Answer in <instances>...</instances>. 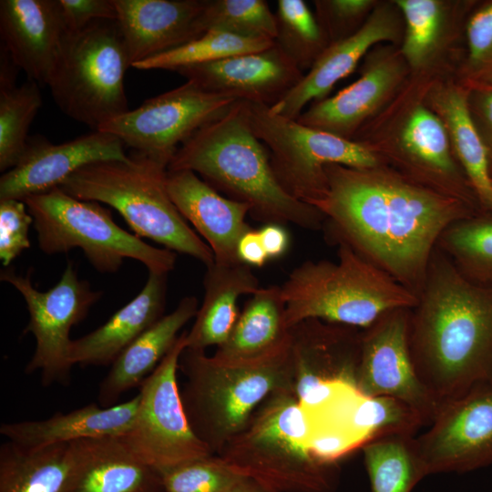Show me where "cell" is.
I'll list each match as a JSON object with an SVG mask.
<instances>
[{
    "label": "cell",
    "mask_w": 492,
    "mask_h": 492,
    "mask_svg": "<svg viewBox=\"0 0 492 492\" xmlns=\"http://www.w3.org/2000/svg\"><path fill=\"white\" fill-rule=\"evenodd\" d=\"M327 191L316 202L328 238L343 241L417 297L442 232L479 212L456 198L380 166L325 167Z\"/></svg>",
    "instance_id": "6da1fadb"
},
{
    "label": "cell",
    "mask_w": 492,
    "mask_h": 492,
    "mask_svg": "<svg viewBox=\"0 0 492 492\" xmlns=\"http://www.w3.org/2000/svg\"><path fill=\"white\" fill-rule=\"evenodd\" d=\"M417 298L411 357L441 405L492 378V287L469 282L436 247Z\"/></svg>",
    "instance_id": "7a4b0ae2"
},
{
    "label": "cell",
    "mask_w": 492,
    "mask_h": 492,
    "mask_svg": "<svg viewBox=\"0 0 492 492\" xmlns=\"http://www.w3.org/2000/svg\"><path fill=\"white\" fill-rule=\"evenodd\" d=\"M176 170L196 173L223 196L247 204L249 215L265 224L317 231L325 222L317 208L279 183L269 150L252 131L247 101H236L181 144L168 166V171Z\"/></svg>",
    "instance_id": "3957f363"
},
{
    "label": "cell",
    "mask_w": 492,
    "mask_h": 492,
    "mask_svg": "<svg viewBox=\"0 0 492 492\" xmlns=\"http://www.w3.org/2000/svg\"><path fill=\"white\" fill-rule=\"evenodd\" d=\"M179 370L186 378L180 395L189 423L214 455L245 427L269 395L294 393L291 344L263 360L237 364L186 347Z\"/></svg>",
    "instance_id": "277c9868"
},
{
    "label": "cell",
    "mask_w": 492,
    "mask_h": 492,
    "mask_svg": "<svg viewBox=\"0 0 492 492\" xmlns=\"http://www.w3.org/2000/svg\"><path fill=\"white\" fill-rule=\"evenodd\" d=\"M168 165L133 151L123 160L90 163L70 175L59 188L82 200L115 209L139 238L206 265L214 262L209 245L189 226L167 190Z\"/></svg>",
    "instance_id": "5b68a950"
},
{
    "label": "cell",
    "mask_w": 492,
    "mask_h": 492,
    "mask_svg": "<svg viewBox=\"0 0 492 492\" xmlns=\"http://www.w3.org/2000/svg\"><path fill=\"white\" fill-rule=\"evenodd\" d=\"M337 261H306L281 287L289 328L308 319L368 328L384 313L413 309L417 296L343 241Z\"/></svg>",
    "instance_id": "8992f818"
},
{
    "label": "cell",
    "mask_w": 492,
    "mask_h": 492,
    "mask_svg": "<svg viewBox=\"0 0 492 492\" xmlns=\"http://www.w3.org/2000/svg\"><path fill=\"white\" fill-rule=\"evenodd\" d=\"M217 456L275 492H333L338 484L337 463L319 460L308 446L306 421L293 392L269 395Z\"/></svg>",
    "instance_id": "52a82bcc"
},
{
    "label": "cell",
    "mask_w": 492,
    "mask_h": 492,
    "mask_svg": "<svg viewBox=\"0 0 492 492\" xmlns=\"http://www.w3.org/2000/svg\"><path fill=\"white\" fill-rule=\"evenodd\" d=\"M24 201L34 220L38 246L46 254L80 248L103 273L118 272L126 258L140 261L149 272L168 274L174 269V251L151 246L123 230L98 202L78 200L59 187Z\"/></svg>",
    "instance_id": "ba28073f"
},
{
    "label": "cell",
    "mask_w": 492,
    "mask_h": 492,
    "mask_svg": "<svg viewBox=\"0 0 492 492\" xmlns=\"http://www.w3.org/2000/svg\"><path fill=\"white\" fill-rule=\"evenodd\" d=\"M131 67L117 21L67 33L48 83L59 109L97 130L128 112L124 77Z\"/></svg>",
    "instance_id": "9c48e42d"
},
{
    "label": "cell",
    "mask_w": 492,
    "mask_h": 492,
    "mask_svg": "<svg viewBox=\"0 0 492 492\" xmlns=\"http://www.w3.org/2000/svg\"><path fill=\"white\" fill-rule=\"evenodd\" d=\"M255 136L270 153L281 186L295 199L314 206L327 191L325 167L339 164L354 169L380 166L367 145L313 128L273 113L269 106L249 102Z\"/></svg>",
    "instance_id": "30bf717a"
},
{
    "label": "cell",
    "mask_w": 492,
    "mask_h": 492,
    "mask_svg": "<svg viewBox=\"0 0 492 492\" xmlns=\"http://www.w3.org/2000/svg\"><path fill=\"white\" fill-rule=\"evenodd\" d=\"M187 347V332L140 384L138 410L120 436L129 450L159 474L185 462L214 455L198 438L187 418L177 372Z\"/></svg>",
    "instance_id": "8fae6325"
},
{
    "label": "cell",
    "mask_w": 492,
    "mask_h": 492,
    "mask_svg": "<svg viewBox=\"0 0 492 492\" xmlns=\"http://www.w3.org/2000/svg\"><path fill=\"white\" fill-rule=\"evenodd\" d=\"M0 278L21 293L29 313L24 333H31L36 344L25 373L39 372L44 386L54 383L68 384L74 366L70 359L71 329L86 318L101 292L93 291L87 281L78 277L71 261L58 282L46 292L33 285L30 273L21 275L5 269Z\"/></svg>",
    "instance_id": "7c38bea8"
},
{
    "label": "cell",
    "mask_w": 492,
    "mask_h": 492,
    "mask_svg": "<svg viewBox=\"0 0 492 492\" xmlns=\"http://www.w3.org/2000/svg\"><path fill=\"white\" fill-rule=\"evenodd\" d=\"M236 101L187 80L176 88L145 100L138 108L105 123L97 130L113 134L134 151L169 166L181 144L223 115Z\"/></svg>",
    "instance_id": "4fadbf2b"
},
{
    "label": "cell",
    "mask_w": 492,
    "mask_h": 492,
    "mask_svg": "<svg viewBox=\"0 0 492 492\" xmlns=\"http://www.w3.org/2000/svg\"><path fill=\"white\" fill-rule=\"evenodd\" d=\"M414 443L425 476L492 464V378L442 404Z\"/></svg>",
    "instance_id": "5bb4252c"
},
{
    "label": "cell",
    "mask_w": 492,
    "mask_h": 492,
    "mask_svg": "<svg viewBox=\"0 0 492 492\" xmlns=\"http://www.w3.org/2000/svg\"><path fill=\"white\" fill-rule=\"evenodd\" d=\"M411 310L390 311L361 333L354 385L364 397L390 396L404 402L425 424L441 405L419 378L411 357Z\"/></svg>",
    "instance_id": "9a60e30c"
},
{
    "label": "cell",
    "mask_w": 492,
    "mask_h": 492,
    "mask_svg": "<svg viewBox=\"0 0 492 492\" xmlns=\"http://www.w3.org/2000/svg\"><path fill=\"white\" fill-rule=\"evenodd\" d=\"M125 144L115 135L93 130L72 140L53 144L29 138L17 164L0 178V200H20L49 191L79 169L101 160L128 158Z\"/></svg>",
    "instance_id": "2e32d148"
},
{
    "label": "cell",
    "mask_w": 492,
    "mask_h": 492,
    "mask_svg": "<svg viewBox=\"0 0 492 492\" xmlns=\"http://www.w3.org/2000/svg\"><path fill=\"white\" fill-rule=\"evenodd\" d=\"M176 72L209 92L269 107L280 101L304 75L275 43L264 50L189 66Z\"/></svg>",
    "instance_id": "e0dca14e"
},
{
    "label": "cell",
    "mask_w": 492,
    "mask_h": 492,
    "mask_svg": "<svg viewBox=\"0 0 492 492\" xmlns=\"http://www.w3.org/2000/svg\"><path fill=\"white\" fill-rule=\"evenodd\" d=\"M67 34L58 0H1L4 49L27 79L48 86Z\"/></svg>",
    "instance_id": "ac0fdd59"
},
{
    "label": "cell",
    "mask_w": 492,
    "mask_h": 492,
    "mask_svg": "<svg viewBox=\"0 0 492 492\" xmlns=\"http://www.w3.org/2000/svg\"><path fill=\"white\" fill-rule=\"evenodd\" d=\"M131 67L176 49L206 31V0H113Z\"/></svg>",
    "instance_id": "d6986e66"
},
{
    "label": "cell",
    "mask_w": 492,
    "mask_h": 492,
    "mask_svg": "<svg viewBox=\"0 0 492 492\" xmlns=\"http://www.w3.org/2000/svg\"><path fill=\"white\" fill-rule=\"evenodd\" d=\"M291 333L294 394L299 402L328 383L354 385L361 336L355 328L308 319L291 327Z\"/></svg>",
    "instance_id": "ffe728a7"
},
{
    "label": "cell",
    "mask_w": 492,
    "mask_h": 492,
    "mask_svg": "<svg viewBox=\"0 0 492 492\" xmlns=\"http://www.w3.org/2000/svg\"><path fill=\"white\" fill-rule=\"evenodd\" d=\"M398 29L396 17L389 7L374 9L357 31L330 44L301 81L270 107L271 110L296 120L309 103L324 99L337 82L351 74L374 45L395 40Z\"/></svg>",
    "instance_id": "44dd1931"
},
{
    "label": "cell",
    "mask_w": 492,
    "mask_h": 492,
    "mask_svg": "<svg viewBox=\"0 0 492 492\" xmlns=\"http://www.w3.org/2000/svg\"><path fill=\"white\" fill-rule=\"evenodd\" d=\"M167 190L181 216L206 241L219 262L240 261L237 246L251 227L247 204L231 200L190 170L168 171Z\"/></svg>",
    "instance_id": "7402d4cb"
},
{
    "label": "cell",
    "mask_w": 492,
    "mask_h": 492,
    "mask_svg": "<svg viewBox=\"0 0 492 492\" xmlns=\"http://www.w3.org/2000/svg\"><path fill=\"white\" fill-rule=\"evenodd\" d=\"M393 54H373L360 77L331 97L313 102L296 119L302 125L351 139L359 127L390 97L404 77Z\"/></svg>",
    "instance_id": "603a6c76"
},
{
    "label": "cell",
    "mask_w": 492,
    "mask_h": 492,
    "mask_svg": "<svg viewBox=\"0 0 492 492\" xmlns=\"http://www.w3.org/2000/svg\"><path fill=\"white\" fill-rule=\"evenodd\" d=\"M74 466L67 492H164L160 474L119 436L71 443Z\"/></svg>",
    "instance_id": "cb8c5ba5"
},
{
    "label": "cell",
    "mask_w": 492,
    "mask_h": 492,
    "mask_svg": "<svg viewBox=\"0 0 492 492\" xmlns=\"http://www.w3.org/2000/svg\"><path fill=\"white\" fill-rule=\"evenodd\" d=\"M139 403L138 395L111 406L89 404L41 420L2 423L0 434L26 448L72 443L81 439L119 436L130 428Z\"/></svg>",
    "instance_id": "d4e9b609"
},
{
    "label": "cell",
    "mask_w": 492,
    "mask_h": 492,
    "mask_svg": "<svg viewBox=\"0 0 492 492\" xmlns=\"http://www.w3.org/2000/svg\"><path fill=\"white\" fill-rule=\"evenodd\" d=\"M167 275L149 272L146 284L134 299L117 311L103 325L72 340V364L81 366L112 364L129 343L163 316Z\"/></svg>",
    "instance_id": "484cf974"
},
{
    "label": "cell",
    "mask_w": 492,
    "mask_h": 492,
    "mask_svg": "<svg viewBox=\"0 0 492 492\" xmlns=\"http://www.w3.org/2000/svg\"><path fill=\"white\" fill-rule=\"evenodd\" d=\"M198 309L197 298L185 296L174 311L163 315L129 343L100 383L97 404L104 407L114 405L124 393L139 387L174 346L179 332L196 316Z\"/></svg>",
    "instance_id": "4316f807"
},
{
    "label": "cell",
    "mask_w": 492,
    "mask_h": 492,
    "mask_svg": "<svg viewBox=\"0 0 492 492\" xmlns=\"http://www.w3.org/2000/svg\"><path fill=\"white\" fill-rule=\"evenodd\" d=\"M291 340L281 287L272 285L251 294L229 337L211 356L226 364L257 362L286 349Z\"/></svg>",
    "instance_id": "83f0119b"
},
{
    "label": "cell",
    "mask_w": 492,
    "mask_h": 492,
    "mask_svg": "<svg viewBox=\"0 0 492 492\" xmlns=\"http://www.w3.org/2000/svg\"><path fill=\"white\" fill-rule=\"evenodd\" d=\"M206 268L204 298L187 332V347L203 351L227 340L240 314L238 299L261 288L251 267L241 261H214Z\"/></svg>",
    "instance_id": "f1b7e54d"
},
{
    "label": "cell",
    "mask_w": 492,
    "mask_h": 492,
    "mask_svg": "<svg viewBox=\"0 0 492 492\" xmlns=\"http://www.w3.org/2000/svg\"><path fill=\"white\" fill-rule=\"evenodd\" d=\"M469 96L448 85L434 91L431 104L447 130L451 149L481 209L492 212V175L486 146L474 121Z\"/></svg>",
    "instance_id": "f546056e"
},
{
    "label": "cell",
    "mask_w": 492,
    "mask_h": 492,
    "mask_svg": "<svg viewBox=\"0 0 492 492\" xmlns=\"http://www.w3.org/2000/svg\"><path fill=\"white\" fill-rule=\"evenodd\" d=\"M74 466L71 443L0 446V492H67Z\"/></svg>",
    "instance_id": "4dcf8cb0"
},
{
    "label": "cell",
    "mask_w": 492,
    "mask_h": 492,
    "mask_svg": "<svg viewBox=\"0 0 492 492\" xmlns=\"http://www.w3.org/2000/svg\"><path fill=\"white\" fill-rule=\"evenodd\" d=\"M436 247L469 282L492 287V212L479 211L451 223Z\"/></svg>",
    "instance_id": "1f68e13d"
},
{
    "label": "cell",
    "mask_w": 492,
    "mask_h": 492,
    "mask_svg": "<svg viewBox=\"0 0 492 492\" xmlns=\"http://www.w3.org/2000/svg\"><path fill=\"white\" fill-rule=\"evenodd\" d=\"M413 436L390 435L362 446L372 492H411L425 477Z\"/></svg>",
    "instance_id": "d6a6232c"
},
{
    "label": "cell",
    "mask_w": 492,
    "mask_h": 492,
    "mask_svg": "<svg viewBox=\"0 0 492 492\" xmlns=\"http://www.w3.org/2000/svg\"><path fill=\"white\" fill-rule=\"evenodd\" d=\"M40 86L27 79L16 87L15 81L0 82V170L15 167L28 141L31 123L42 107Z\"/></svg>",
    "instance_id": "836d02e7"
},
{
    "label": "cell",
    "mask_w": 492,
    "mask_h": 492,
    "mask_svg": "<svg viewBox=\"0 0 492 492\" xmlns=\"http://www.w3.org/2000/svg\"><path fill=\"white\" fill-rule=\"evenodd\" d=\"M276 46L303 73L330 45L308 5L302 0H278Z\"/></svg>",
    "instance_id": "e575fe53"
},
{
    "label": "cell",
    "mask_w": 492,
    "mask_h": 492,
    "mask_svg": "<svg viewBox=\"0 0 492 492\" xmlns=\"http://www.w3.org/2000/svg\"><path fill=\"white\" fill-rule=\"evenodd\" d=\"M274 41L244 37L210 29L201 36L176 49L134 64L140 70L177 71L182 67L221 60L241 54L264 50Z\"/></svg>",
    "instance_id": "d590c367"
},
{
    "label": "cell",
    "mask_w": 492,
    "mask_h": 492,
    "mask_svg": "<svg viewBox=\"0 0 492 492\" xmlns=\"http://www.w3.org/2000/svg\"><path fill=\"white\" fill-rule=\"evenodd\" d=\"M425 422L404 402L390 396H360L350 417V431L362 446L390 435L413 436Z\"/></svg>",
    "instance_id": "8d00e7d4"
},
{
    "label": "cell",
    "mask_w": 492,
    "mask_h": 492,
    "mask_svg": "<svg viewBox=\"0 0 492 492\" xmlns=\"http://www.w3.org/2000/svg\"><path fill=\"white\" fill-rule=\"evenodd\" d=\"M206 31L220 30L244 37L274 41L277 22L264 0H206Z\"/></svg>",
    "instance_id": "74e56055"
},
{
    "label": "cell",
    "mask_w": 492,
    "mask_h": 492,
    "mask_svg": "<svg viewBox=\"0 0 492 492\" xmlns=\"http://www.w3.org/2000/svg\"><path fill=\"white\" fill-rule=\"evenodd\" d=\"M405 21L401 54L413 68L425 66L436 49L444 26L443 4L436 0H397Z\"/></svg>",
    "instance_id": "f35d334b"
},
{
    "label": "cell",
    "mask_w": 492,
    "mask_h": 492,
    "mask_svg": "<svg viewBox=\"0 0 492 492\" xmlns=\"http://www.w3.org/2000/svg\"><path fill=\"white\" fill-rule=\"evenodd\" d=\"M164 492H227L242 477L219 456L185 462L160 474Z\"/></svg>",
    "instance_id": "ab89813d"
},
{
    "label": "cell",
    "mask_w": 492,
    "mask_h": 492,
    "mask_svg": "<svg viewBox=\"0 0 492 492\" xmlns=\"http://www.w3.org/2000/svg\"><path fill=\"white\" fill-rule=\"evenodd\" d=\"M33 222L24 200H0V259L4 266L30 247L28 231Z\"/></svg>",
    "instance_id": "60d3db41"
},
{
    "label": "cell",
    "mask_w": 492,
    "mask_h": 492,
    "mask_svg": "<svg viewBox=\"0 0 492 492\" xmlns=\"http://www.w3.org/2000/svg\"><path fill=\"white\" fill-rule=\"evenodd\" d=\"M317 20L329 43H334L352 35L350 29L374 5L371 0L314 1Z\"/></svg>",
    "instance_id": "b9f144b4"
},
{
    "label": "cell",
    "mask_w": 492,
    "mask_h": 492,
    "mask_svg": "<svg viewBox=\"0 0 492 492\" xmlns=\"http://www.w3.org/2000/svg\"><path fill=\"white\" fill-rule=\"evenodd\" d=\"M67 33L83 30L99 20L117 21L113 0H58Z\"/></svg>",
    "instance_id": "7bdbcfd3"
},
{
    "label": "cell",
    "mask_w": 492,
    "mask_h": 492,
    "mask_svg": "<svg viewBox=\"0 0 492 492\" xmlns=\"http://www.w3.org/2000/svg\"><path fill=\"white\" fill-rule=\"evenodd\" d=\"M466 36L469 64L479 69L492 58V2L474 13Z\"/></svg>",
    "instance_id": "ee69618b"
},
{
    "label": "cell",
    "mask_w": 492,
    "mask_h": 492,
    "mask_svg": "<svg viewBox=\"0 0 492 492\" xmlns=\"http://www.w3.org/2000/svg\"><path fill=\"white\" fill-rule=\"evenodd\" d=\"M468 98L474 121L487 151L492 175V86L476 89Z\"/></svg>",
    "instance_id": "f6af8a7d"
},
{
    "label": "cell",
    "mask_w": 492,
    "mask_h": 492,
    "mask_svg": "<svg viewBox=\"0 0 492 492\" xmlns=\"http://www.w3.org/2000/svg\"><path fill=\"white\" fill-rule=\"evenodd\" d=\"M237 256L241 262L251 267H261L269 260L261 243L259 231L251 228L240 239Z\"/></svg>",
    "instance_id": "bcb514c9"
},
{
    "label": "cell",
    "mask_w": 492,
    "mask_h": 492,
    "mask_svg": "<svg viewBox=\"0 0 492 492\" xmlns=\"http://www.w3.org/2000/svg\"><path fill=\"white\" fill-rule=\"evenodd\" d=\"M258 231L269 260L279 258L286 252L290 239L282 225L269 223Z\"/></svg>",
    "instance_id": "7dc6e473"
},
{
    "label": "cell",
    "mask_w": 492,
    "mask_h": 492,
    "mask_svg": "<svg viewBox=\"0 0 492 492\" xmlns=\"http://www.w3.org/2000/svg\"><path fill=\"white\" fill-rule=\"evenodd\" d=\"M227 492H275L257 481L242 477Z\"/></svg>",
    "instance_id": "c3c4849f"
},
{
    "label": "cell",
    "mask_w": 492,
    "mask_h": 492,
    "mask_svg": "<svg viewBox=\"0 0 492 492\" xmlns=\"http://www.w3.org/2000/svg\"><path fill=\"white\" fill-rule=\"evenodd\" d=\"M478 71L480 74H482L483 77H489L490 78H492V61L485 64L478 69Z\"/></svg>",
    "instance_id": "681fc988"
},
{
    "label": "cell",
    "mask_w": 492,
    "mask_h": 492,
    "mask_svg": "<svg viewBox=\"0 0 492 492\" xmlns=\"http://www.w3.org/2000/svg\"><path fill=\"white\" fill-rule=\"evenodd\" d=\"M489 61H492V58H491V60H489ZM489 61H488V62H489ZM488 62H487V63H488Z\"/></svg>",
    "instance_id": "f907efd6"
}]
</instances>
